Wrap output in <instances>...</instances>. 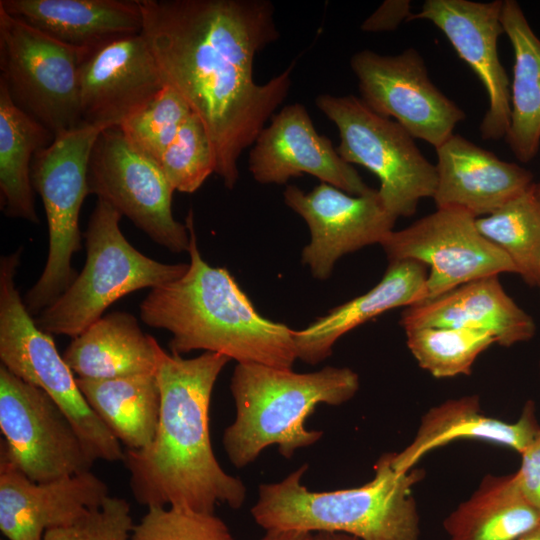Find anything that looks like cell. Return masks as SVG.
I'll return each mask as SVG.
<instances>
[{
	"instance_id": "f1b7e54d",
	"label": "cell",
	"mask_w": 540,
	"mask_h": 540,
	"mask_svg": "<svg viewBox=\"0 0 540 540\" xmlns=\"http://www.w3.org/2000/svg\"><path fill=\"white\" fill-rule=\"evenodd\" d=\"M86 401L110 432L129 450L148 446L160 414V389L155 373L92 380L77 378Z\"/></svg>"
},
{
	"instance_id": "603a6c76",
	"label": "cell",
	"mask_w": 540,
	"mask_h": 540,
	"mask_svg": "<svg viewBox=\"0 0 540 540\" xmlns=\"http://www.w3.org/2000/svg\"><path fill=\"white\" fill-rule=\"evenodd\" d=\"M0 8L62 43L89 52L143 30L138 0H0Z\"/></svg>"
},
{
	"instance_id": "ac0fdd59",
	"label": "cell",
	"mask_w": 540,
	"mask_h": 540,
	"mask_svg": "<svg viewBox=\"0 0 540 540\" xmlns=\"http://www.w3.org/2000/svg\"><path fill=\"white\" fill-rule=\"evenodd\" d=\"M165 86L157 61L137 34L91 52L80 72L82 123L120 126L141 111Z\"/></svg>"
},
{
	"instance_id": "4fadbf2b",
	"label": "cell",
	"mask_w": 540,
	"mask_h": 540,
	"mask_svg": "<svg viewBox=\"0 0 540 540\" xmlns=\"http://www.w3.org/2000/svg\"><path fill=\"white\" fill-rule=\"evenodd\" d=\"M389 263L412 260L430 268L425 301L461 285L501 273H516L508 256L486 239L476 218L456 208L437 210L381 241Z\"/></svg>"
},
{
	"instance_id": "b9f144b4",
	"label": "cell",
	"mask_w": 540,
	"mask_h": 540,
	"mask_svg": "<svg viewBox=\"0 0 540 540\" xmlns=\"http://www.w3.org/2000/svg\"><path fill=\"white\" fill-rule=\"evenodd\" d=\"M537 287H539V289H540V280H539V282H538V285H537Z\"/></svg>"
},
{
	"instance_id": "9c48e42d",
	"label": "cell",
	"mask_w": 540,
	"mask_h": 540,
	"mask_svg": "<svg viewBox=\"0 0 540 540\" xmlns=\"http://www.w3.org/2000/svg\"><path fill=\"white\" fill-rule=\"evenodd\" d=\"M104 129L82 124L54 138L33 158L31 182L44 205L49 252L40 278L25 295L31 315L54 303L77 277L71 259L81 249L79 214L90 194L88 162L94 142Z\"/></svg>"
},
{
	"instance_id": "9a60e30c",
	"label": "cell",
	"mask_w": 540,
	"mask_h": 540,
	"mask_svg": "<svg viewBox=\"0 0 540 540\" xmlns=\"http://www.w3.org/2000/svg\"><path fill=\"white\" fill-rule=\"evenodd\" d=\"M283 197L309 227L311 240L302 250L301 261L319 280L331 275L340 257L380 244L397 219L384 207L376 189L356 196L321 182L309 193L288 185Z\"/></svg>"
},
{
	"instance_id": "d6986e66",
	"label": "cell",
	"mask_w": 540,
	"mask_h": 540,
	"mask_svg": "<svg viewBox=\"0 0 540 540\" xmlns=\"http://www.w3.org/2000/svg\"><path fill=\"white\" fill-rule=\"evenodd\" d=\"M109 496L91 470L34 482L0 450V530L8 540H43L47 530L74 523Z\"/></svg>"
},
{
	"instance_id": "2e32d148",
	"label": "cell",
	"mask_w": 540,
	"mask_h": 540,
	"mask_svg": "<svg viewBox=\"0 0 540 540\" xmlns=\"http://www.w3.org/2000/svg\"><path fill=\"white\" fill-rule=\"evenodd\" d=\"M502 4L501 0H426L408 19L432 22L481 81L488 97L479 127L484 140L505 138L510 123V80L497 50L498 38L504 33Z\"/></svg>"
},
{
	"instance_id": "d6a6232c",
	"label": "cell",
	"mask_w": 540,
	"mask_h": 540,
	"mask_svg": "<svg viewBox=\"0 0 540 540\" xmlns=\"http://www.w3.org/2000/svg\"><path fill=\"white\" fill-rule=\"evenodd\" d=\"M191 112L185 100L165 85L141 111L119 127L141 151L157 163Z\"/></svg>"
},
{
	"instance_id": "44dd1931",
	"label": "cell",
	"mask_w": 540,
	"mask_h": 540,
	"mask_svg": "<svg viewBox=\"0 0 540 540\" xmlns=\"http://www.w3.org/2000/svg\"><path fill=\"white\" fill-rule=\"evenodd\" d=\"M400 325L404 329L432 326L484 331L503 347L529 341L536 334L535 321L506 293L498 276L466 283L406 307Z\"/></svg>"
},
{
	"instance_id": "cb8c5ba5",
	"label": "cell",
	"mask_w": 540,
	"mask_h": 540,
	"mask_svg": "<svg viewBox=\"0 0 540 540\" xmlns=\"http://www.w3.org/2000/svg\"><path fill=\"white\" fill-rule=\"evenodd\" d=\"M427 266L412 260L389 263L369 291L331 309L306 328L293 331L297 359L317 364L332 354L336 341L363 323L398 307L424 302Z\"/></svg>"
},
{
	"instance_id": "f35d334b",
	"label": "cell",
	"mask_w": 540,
	"mask_h": 540,
	"mask_svg": "<svg viewBox=\"0 0 540 540\" xmlns=\"http://www.w3.org/2000/svg\"><path fill=\"white\" fill-rule=\"evenodd\" d=\"M311 540H360L359 538L342 532H315Z\"/></svg>"
},
{
	"instance_id": "d4e9b609",
	"label": "cell",
	"mask_w": 540,
	"mask_h": 540,
	"mask_svg": "<svg viewBox=\"0 0 540 540\" xmlns=\"http://www.w3.org/2000/svg\"><path fill=\"white\" fill-rule=\"evenodd\" d=\"M159 348L133 315L113 312L74 337L63 358L78 378L115 379L155 373Z\"/></svg>"
},
{
	"instance_id": "8992f818",
	"label": "cell",
	"mask_w": 540,
	"mask_h": 540,
	"mask_svg": "<svg viewBox=\"0 0 540 540\" xmlns=\"http://www.w3.org/2000/svg\"><path fill=\"white\" fill-rule=\"evenodd\" d=\"M121 217L110 204L97 200L85 232V266L35 320L42 331L74 338L121 297L159 287L185 274L188 264L162 263L135 249L120 230Z\"/></svg>"
},
{
	"instance_id": "83f0119b",
	"label": "cell",
	"mask_w": 540,
	"mask_h": 540,
	"mask_svg": "<svg viewBox=\"0 0 540 540\" xmlns=\"http://www.w3.org/2000/svg\"><path fill=\"white\" fill-rule=\"evenodd\" d=\"M53 140L48 129L14 104L0 80V207L6 216L39 223L31 164Z\"/></svg>"
},
{
	"instance_id": "e575fe53",
	"label": "cell",
	"mask_w": 540,
	"mask_h": 540,
	"mask_svg": "<svg viewBox=\"0 0 540 540\" xmlns=\"http://www.w3.org/2000/svg\"><path fill=\"white\" fill-rule=\"evenodd\" d=\"M133 528L129 503L109 496L74 523L47 530L43 540H131Z\"/></svg>"
},
{
	"instance_id": "4dcf8cb0",
	"label": "cell",
	"mask_w": 540,
	"mask_h": 540,
	"mask_svg": "<svg viewBox=\"0 0 540 540\" xmlns=\"http://www.w3.org/2000/svg\"><path fill=\"white\" fill-rule=\"evenodd\" d=\"M406 344L418 365L436 378L470 375L477 357L495 338L487 332L454 327L406 328Z\"/></svg>"
},
{
	"instance_id": "52a82bcc",
	"label": "cell",
	"mask_w": 540,
	"mask_h": 540,
	"mask_svg": "<svg viewBox=\"0 0 540 540\" xmlns=\"http://www.w3.org/2000/svg\"><path fill=\"white\" fill-rule=\"evenodd\" d=\"M0 261V359L11 373L42 389L64 412L94 460L123 461L121 443L92 410L74 372L27 310L15 285L21 251Z\"/></svg>"
},
{
	"instance_id": "30bf717a",
	"label": "cell",
	"mask_w": 540,
	"mask_h": 540,
	"mask_svg": "<svg viewBox=\"0 0 540 540\" xmlns=\"http://www.w3.org/2000/svg\"><path fill=\"white\" fill-rule=\"evenodd\" d=\"M90 53L0 8V80L14 104L54 138L83 124L80 72Z\"/></svg>"
},
{
	"instance_id": "ab89813d",
	"label": "cell",
	"mask_w": 540,
	"mask_h": 540,
	"mask_svg": "<svg viewBox=\"0 0 540 540\" xmlns=\"http://www.w3.org/2000/svg\"><path fill=\"white\" fill-rule=\"evenodd\" d=\"M517 540H540V525Z\"/></svg>"
},
{
	"instance_id": "7402d4cb",
	"label": "cell",
	"mask_w": 540,
	"mask_h": 540,
	"mask_svg": "<svg viewBox=\"0 0 540 540\" xmlns=\"http://www.w3.org/2000/svg\"><path fill=\"white\" fill-rule=\"evenodd\" d=\"M539 431L532 401L526 403L517 421L506 422L484 414L476 395L449 399L423 415L413 440L393 453L392 467L406 473L428 452L459 439L490 442L521 454Z\"/></svg>"
},
{
	"instance_id": "1f68e13d",
	"label": "cell",
	"mask_w": 540,
	"mask_h": 540,
	"mask_svg": "<svg viewBox=\"0 0 540 540\" xmlns=\"http://www.w3.org/2000/svg\"><path fill=\"white\" fill-rule=\"evenodd\" d=\"M158 166L174 191L192 193L215 173L211 142L200 118L192 111L168 146Z\"/></svg>"
},
{
	"instance_id": "7c38bea8",
	"label": "cell",
	"mask_w": 540,
	"mask_h": 540,
	"mask_svg": "<svg viewBox=\"0 0 540 540\" xmlns=\"http://www.w3.org/2000/svg\"><path fill=\"white\" fill-rule=\"evenodd\" d=\"M0 429V450L34 482L86 472L95 462L57 404L2 364Z\"/></svg>"
},
{
	"instance_id": "8fae6325",
	"label": "cell",
	"mask_w": 540,
	"mask_h": 540,
	"mask_svg": "<svg viewBox=\"0 0 540 540\" xmlns=\"http://www.w3.org/2000/svg\"><path fill=\"white\" fill-rule=\"evenodd\" d=\"M88 187L154 242L173 253L188 251L187 226L173 217L174 189L158 164L119 126L97 136L88 162Z\"/></svg>"
},
{
	"instance_id": "ba28073f",
	"label": "cell",
	"mask_w": 540,
	"mask_h": 540,
	"mask_svg": "<svg viewBox=\"0 0 540 540\" xmlns=\"http://www.w3.org/2000/svg\"><path fill=\"white\" fill-rule=\"evenodd\" d=\"M315 104L338 129L340 157L377 176L379 197L391 215L412 216L421 199L433 198L436 167L399 123L376 114L354 95L321 94Z\"/></svg>"
},
{
	"instance_id": "277c9868",
	"label": "cell",
	"mask_w": 540,
	"mask_h": 540,
	"mask_svg": "<svg viewBox=\"0 0 540 540\" xmlns=\"http://www.w3.org/2000/svg\"><path fill=\"white\" fill-rule=\"evenodd\" d=\"M393 453L384 454L366 484L314 492L301 482L307 465L277 483L261 484L251 514L266 530L342 532L360 540H419V514L413 486L421 470L397 473Z\"/></svg>"
},
{
	"instance_id": "6da1fadb",
	"label": "cell",
	"mask_w": 540,
	"mask_h": 540,
	"mask_svg": "<svg viewBox=\"0 0 540 540\" xmlns=\"http://www.w3.org/2000/svg\"><path fill=\"white\" fill-rule=\"evenodd\" d=\"M165 85L200 118L215 174L232 189L238 161L283 103L296 61L264 84L254 60L280 34L268 0H138Z\"/></svg>"
},
{
	"instance_id": "d590c367",
	"label": "cell",
	"mask_w": 540,
	"mask_h": 540,
	"mask_svg": "<svg viewBox=\"0 0 540 540\" xmlns=\"http://www.w3.org/2000/svg\"><path fill=\"white\" fill-rule=\"evenodd\" d=\"M520 455L521 464L514 473L516 482L527 502L540 516V431Z\"/></svg>"
},
{
	"instance_id": "7a4b0ae2",
	"label": "cell",
	"mask_w": 540,
	"mask_h": 540,
	"mask_svg": "<svg viewBox=\"0 0 540 540\" xmlns=\"http://www.w3.org/2000/svg\"><path fill=\"white\" fill-rule=\"evenodd\" d=\"M230 360L209 351L186 359L159 348L157 430L145 448L126 449L122 461L139 504L198 513H214L218 503L234 509L243 504L245 485L220 466L209 434L213 387Z\"/></svg>"
},
{
	"instance_id": "484cf974",
	"label": "cell",
	"mask_w": 540,
	"mask_h": 540,
	"mask_svg": "<svg viewBox=\"0 0 540 540\" xmlns=\"http://www.w3.org/2000/svg\"><path fill=\"white\" fill-rule=\"evenodd\" d=\"M501 24L514 52L510 123L505 138L516 158L528 162L540 145V39L514 0L503 1Z\"/></svg>"
},
{
	"instance_id": "74e56055",
	"label": "cell",
	"mask_w": 540,
	"mask_h": 540,
	"mask_svg": "<svg viewBox=\"0 0 540 540\" xmlns=\"http://www.w3.org/2000/svg\"><path fill=\"white\" fill-rule=\"evenodd\" d=\"M312 532L295 529H272L267 530L261 540H311Z\"/></svg>"
},
{
	"instance_id": "8d00e7d4",
	"label": "cell",
	"mask_w": 540,
	"mask_h": 540,
	"mask_svg": "<svg viewBox=\"0 0 540 540\" xmlns=\"http://www.w3.org/2000/svg\"><path fill=\"white\" fill-rule=\"evenodd\" d=\"M409 0H386L361 25L365 32L395 30L412 12Z\"/></svg>"
},
{
	"instance_id": "4316f807",
	"label": "cell",
	"mask_w": 540,
	"mask_h": 540,
	"mask_svg": "<svg viewBox=\"0 0 540 540\" xmlns=\"http://www.w3.org/2000/svg\"><path fill=\"white\" fill-rule=\"evenodd\" d=\"M540 525L514 473L487 475L444 520L449 540H517Z\"/></svg>"
},
{
	"instance_id": "f546056e",
	"label": "cell",
	"mask_w": 540,
	"mask_h": 540,
	"mask_svg": "<svg viewBox=\"0 0 540 540\" xmlns=\"http://www.w3.org/2000/svg\"><path fill=\"white\" fill-rule=\"evenodd\" d=\"M532 186L493 213L476 218V226L508 256L516 274L528 285L537 286L540 280V206Z\"/></svg>"
},
{
	"instance_id": "7bdbcfd3",
	"label": "cell",
	"mask_w": 540,
	"mask_h": 540,
	"mask_svg": "<svg viewBox=\"0 0 540 540\" xmlns=\"http://www.w3.org/2000/svg\"><path fill=\"white\" fill-rule=\"evenodd\" d=\"M539 366H540V363H539Z\"/></svg>"
},
{
	"instance_id": "3957f363",
	"label": "cell",
	"mask_w": 540,
	"mask_h": 540,
	"mask_svg": "<svg viewBox=\"0 0 540 540\" xmlns=\"http://www.w3.org/2000/svg\"><path fill=\"white\" fill-rule=\"evenodd\" d=\"M190 262L183 276L151 289L140 318L169 331L172 354L216 352L238 363L291 369L297 359L293 331L260 315L228 270L199 252L190 210L186 217Z\"/></svg>"
},
{
	"instance_id": "ffe728a7",
	"label": "cell",
	"mask_w": 540,
	"mask_h": 540,
	"mask_svg": "<svg viewBox=\"0 0 540 540\" xmlns=\"http://www.w3.org/2000/svg\"><path fill=\"white\" fill-rule=\"evenodd\" d=\"M437 208L461 209L475 218L489 215L533 184L532 173L498 158L459 134L435 148Z\"/></svg>"
},
{
	"instance_id": "5bb4252c",
	"label": "cell",
	"mask_w": 540,
	"mask_h": 540,
	"mask_svg": "<svg viewBox=\"0 0 540 540\" xmlns=\"http://www.w3.org/2000/svg\"><path fill=\"white\" fill-rule=\"evenodd\" d=\"M350 66L363 103L380 116L394 118L414 139L437 148L465 119V112L430 80L414 48L393 56L365 49L352 56Z\"/></svg>"
},
{
	"instance_id": "e0dca14e",
	"label": "cell",
	"mask_w": 540,
	"mask_h": 540,
	"mask_svg": "<svg viewBox=\"0 0 540 540\" xmlns=\"http://www.w3.org/2000/svg\"><path fill=\"white\" fill-rule=\"evenodd\" d=\"M248 168L261 184H285L292 177L310 174L351 195L373 190L340 157L331 140L317 132L300 103L287 105L271 117L252 145Z\"/></svg>"
},
{
	"instance_id": "60d3db41",
	"label": "cell",
	"mask_w": 540,
	"mask_h": 540,
	"mask_svg": "<svg viewBox=\"0 0 540 540\" xmlns=\"http://www.w3.org/2000/svg\"><path fill=\"white\" fill-rule=\"evenodd\" d=\"M533 193H534V196L540 206V182L538 183H533Z\"/></svg>"
},
{
	"instance_id": "836d02e7",
	"label": "cell",
	"mask_w": 540,
	"mask_h": 540,
	"mask_svg": "<svg viewBox=\"0 0 540 540\" xmlns=\"http://www.w3.org/2000/svg\"><path fill=\"white\" fill-rule=\"evenodd\" d=\"M131 540H234L214 513L175 507H149L134 525Z\"/></svg>"
},
{
	"instance_id": "5b68a950",
	"label": "cell",
	"mask_w": 540,
	"mask_h": 540,
	"mask_svg": "<svg viewBox=\"0 0 540 540\" xmlns=\"http://www.w3.org/2000/svg\"><path fill=\"white\" fill-rule=\"evenodd\" d=\"M359 385L358 374L347 367L296 373L259 363H238L230 383L236 416L223 434L227 457L241 468L276 444L281 455L290 458L323 435L304 426L315 407L319 403L341 405L357 393Z\"/></svg>"
}]
</instances>
